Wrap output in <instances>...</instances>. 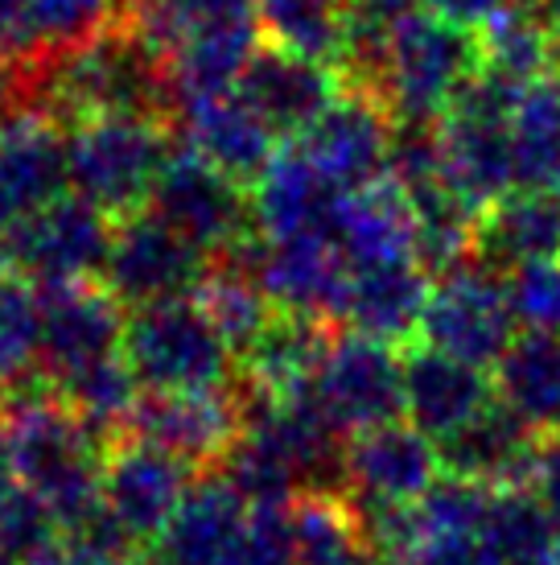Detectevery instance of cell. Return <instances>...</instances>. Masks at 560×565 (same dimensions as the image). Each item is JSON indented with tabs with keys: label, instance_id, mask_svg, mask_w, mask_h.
<instances>
[{
	"label": "cell",
	"instance_id": "18",
	"mask_svg": "<svg viewBox=\"0 0 560 565\" xmlns=\"http://www.w3.org/2000/svg\"><path fill=\"white\" fill-rule=\"evenodd\" d=\"M71 194L63 125L42 108H13L0 120V220L21 227L33 211Z\"/></svg>",
	"mask_w": 560,
	"mask_h": 565
},
{
	"label": "cell",
	"instance_id": "4",
	"mask_svg": "<svg viewBox=\"0 0 560 565\" xmlns=\"http://www.w3.org/2000/svg\"><path fill=\"white\" fill-rule=\"evenodd\" d=\"M524 87L478 71L437 120L441 178L462 203L483 215L503 194L515 190L511 111Z\"/></svg>",
	"mask_w": 560,
	"mask_h": 565
},
{
	"label": "cell",
	"instance_id": "32",
	"mask_svg": "<svg viewBox=\"0 0 560 565\" xmlns=\"http://www.w3.org/2000/svg\"><path fill=\"white\" fill-rule=\"evenodd\" d=\"M128 25L165 63L173 50L203 38V33L260 25V0H132Z\"/></svg>",
	"mask_w": 560,
	"mask_h": 565
},
{
	"label": "cell",
	"instance_id": "36",
	"mask_svg": "<svg viewBox=\"0 0 560 565\" xmlns=\"http://www.w3.org/2000/svg\"><path fill=\"white\" fill-rule=\"evenodd\" d=\"M478 50H483V71L515 83V87L545 79L548 66H552V46H548L540 9L528 0H515L491 25H483Z\"/></svg>",
	"mask_w": 560,
	"mask_h": 565
},
{
	"label": "cell",
	"instance_id": "5",
	"mask_svg": "<svg viewBox=\"0 0 560 565\" xmlns=\"http://www.w3.org/2000/svg\"><path fill=\"white\" fill-rule=\"evenodd\" d=\"M170 132L157 116H108L83 120L66 137L71 194L108 220L140 215L170 161Z\"/></svg>",
	"mask_w": 560,
	"mask_h": 565
},
{
	"label": "cell",
	"instance_id": "42",
	"mask_svg": "<svg viewBox=\"0 0 560 565\" xmlns=\"http://www.w3.org/2000/svg\"><path fill=\"white\" fill-rule=\"evenodd\" d=\"M424 4V13L441 17V21H453V25H462V30H483L491 25L507 4L515 0H420Z\"/></svg>",
	"mask_w": 560,
	"mask_h": 565
},
{
	"label": "cell",
	"instance_id": "8",
	"mask_svg": "<svg viewBox=\"0 0 560 565\" xmlns=\"http://www.w3.org/2000/svg\"><path fill=\"white\" fill-rule=\"evenodd\" d=\"M157 220H165L173 232L203 248L206 256H235L256 227H251V199L235 178L215 170L203 153H194L186 141L170 149V161L157 178L149 206Z\"/></svg>",
	"mask_w": 560,
	"mask_h": 565
},
{
	"label": "cell",
	"instance_id": "27",
	"mask_svg": "<svg viewBox=\"0 0 560 565\" xmlns=\"http://www.w3.org/2000/svg\"><path fill=\"white\" fill-rule=\"evenodd\" d=\"M540 441L545 438L531 434L528 425L519 422L511 408L495 396L474 422L462 425L437 450H441L445 475L474 479V483H486V487H507V483H528L531 479V462H536Z\"/></svg>",
	"mask_w": 560,
	"mask_h": 565
},
{
	"label": "cell",
	"instance_id": "9",
	"mask_svg": "<svg viewBox=\"0 0 560 565\" xmlns=\"http://www.w3.org/2000/svg\"><path fill=\"white\" fill-rule=\"evenodd\" d=\"M206 273H211V256L194 248L182 232H173L165 220H157L153 211L128 215L111 227L104 285L128 310L194 298Z\"/></svg>",
	"mask_w": 560,
	"mask_h": 565
},
{
	"label": "cell",
	"instance_id": "40",
	"mask_svg": "<svg viewBox=\"0 0 560 565\" xmlns=\"http://www.w3.org/2000/svg\"><path fill=\"white\" fill-rule=\"evenodd\" d=\"M384 565H495L486 557L483 541H412L400 553L384 557Z\"/></svg>",
	"mask_w": 560,
	"mask_h": 565
},
{
	"label": "cell",
	"instance_id": "48",
	"mask_svg": "<svg viewBox=\"0 0 560 565\" xmlns=\"http://www.w3.org/2000/svg\"><path fill=\"white\" fill-rule=\"evenodd\" d=\"M260 9H310V13H346V0H260Z\"/></svg>",
	"mask_w": 560,
	"mask_h": 565
},
{
	"label": "cell",
	"instance_id": "16",
	"mask_svg": "<svg viewBox=\"0 0 560 565\" xmlns=\"http://www.w3.org/2000/svg\"><path fill=\"white\" fill-rule=\"evenodd\" d=\"M137 438L177 455L186 467H223L244 434V388H194V393H144L132 417Z\"/></svg>",
	"mask_w": 560,
	"mask_h": 565
},
{
	"label": "cell",
	"instance_id": "24",
	"mask_svg": "<svg viewBox=\"0 0 560 565\" xmlns=\"http://www.w3.org/2000/svg\"><path fill=\"white\" fill-rule=\"evenodd\" d=\"M474 260L495 273L560 260V190L515 186L474 227Z\"/></svg>",
	"mask_w": 560,
	"mask_h": 565
},
{
	"label": "cell",
	"instance_id": "6",
	"mask_svg": "<svg viewBox=\"0 0 560 565\" xmlns=\"http://www.w3.org/2000/svg\"><path fill=\"white\" fill-rule=\"evenodd\" d=\"M125 360L144 393L227 388L239 363L194 298L132 310L125 330Z\"/></svg>",
	"mask_w": 560,
	"mask_h": 565
},
{
	"label": "cell",
	"instance_id": "38",
	"mask_svg": "<svg viewBox=\"0 0 560 565\" xmlns=\"http://www.w3.org/2000/svg\"><path fill=\"white\" fill-rule=\"evenodd\" d=\"M63 536V524L50 512L46 503L33 495L30 487L17 483L4 500H0V553L25 565L30 557L54 545Z\"/></svg>",
	"mask_w": 560,
	"mask_h": 565
},
{
	"label": "cell",
	"instance_id": "28",
	"mask_svg": "<svg viewBox=\"0 0 560 565\" xmlns=\"http://www.w3.org/2000/svg\"><path fill=\"white\" fill-rule=\"evenodd\" d=\"M495 396L540 438L560 434V334L524 330L495 363Z\"/></svg>",
	"mask_w": 560,
	"mask_h": 565
},
{
	"label": "cell",
	"instance_id": "49",
	"mask_svg": "<svg viewBox=\"0 0 560 565\" xmlns=\"http://www.w3.org/2000/svg\"><path fill=\"white\" fill-rule=\"evenodd\" d=\"M125 565H170V557L157 550V545H149V550H137L132 557H128Z\"/></svg>",
	"mask_w": 560,
	"mask_h": 565
},
{
	"label": "cell",
	"instance_id": "14",
	"mask_svg": "<svg viewBox=\"0 0 560 565\" xmlns=\"http://www.w3.org/2000/svg\"><path fill=\"white\" fill-rule=\"evenodd\" d=\"M111 248V220L104 211L87 206L75 194H63L50 206L21 220L13 236V273L25 277L33 289H58V285L104 277Z\"/></svg>",
	"mask_w": 560,
	"mask_h": 565
},
{
	"label": "cell",
	"instance_id": "2",
	"mask_svg": "<svg viewBox=\"0 0 560 565\" xmlns=\"http://www.w3.org/2000/svg\"><path fill=\"white\" fill-rule=\"evenodd\" d=\"M33 108L58 125L108 120V116H165L173 111L165 63L140 42L132 25L99 33L95 42L66 50L50 63H37Z\"/></svg>",
	"mask_w": 560,
	"mask_h": 565
},
{
	"label": "cell",
	"instance_id": "43",
	"mask_svg": "<svg viewBox=\"0 0 560 565\" xmlns=\"http://www.w3.org/2000/svg\"><path fill=\"white\" fill-rule=\"evenodd\" d=\"M25 565H125V562H116V557L99 553L95 545H87V541L63 533L54 545H46V550L37 553V557H30Z\"/></svg>",
	"mask_w": 560,
	"mask_h": 565
},
{
	"label": "cell",
	"instance_id": "37",
	"mask_svg": "<svg viewBox=\"0 0 560 565\" xmlns=\"http://www.w3.org/2000/svg\"><path fill=\"white\" fill-rule=\"evenodd\" d=\"M42 306L37 289L17 273H0V396L37 376Z\"/></svg>",
	"mask_w": 560,
	"mask_h": 565
},
{
	"label": "cell",
	"instance_id": "23",
	"mask_svg": "<svg viewBox=\"0 0 560 565\" xmlns=\"http://www.w3.org/2000/svg\"><path fill=\"white\" fill-rule=\"evenodd\" d=\"M248 524L251 503L235 491L231 479L223 471L206 475L194 479L157 550L170 557V565H235Z\"/></svg>",
	"mask_w": 560,
	"mask_h": 565
},
{
	"label": "cell",
	"instance_id": "46",
	"mask_svg": "<svg viewBox=\"0 0 560 565\" xmlns=\"http://www.w3.org/2000/svg\"><path fill=\"white\" fill-rule=\"evenodd\" d=\"M540 9V21H545L548 46H552V63L560 66V0H536Z\"/></svg>",
	"mask_w": 560,
	"mask_h": 565
},
{
	"label": "cell",
	"instance_id": "17",
	"mask_svg": "<svg viewBox=\"0 0 560 565\" xmlns=\"http://www.w3.org/2000/svg\"><path fill=\"white\" fill-rule=\"evenodd\" d=\"M235 92L244 95V104L277 137H305L313 120H322L334 108V99L346 92V75L338 66L310 58V54L265 42L251 54Z\"/></svg>",
	"mask_w": 560,
	"mask_h": 565
},
{
	"label": "cell",
	"instance_id": "10",
	"mask_svg": "<svg viewBox=\"0 0 560 565\" xmlns=\"http://www.w3.org/2000/svg\"><path fill=\"white\" fill-rule=\"evenodd\" d=\"M310 393L346 438L375 429V425L400 422L405 417V355H396L391 343H379L355 330H334V343L313 376Z\"/></svg>",
	"mask_w": 560,
	"mask_h": 565
},
{
	"label": "cell",
	"instance_id": "35",
	"mask_svg": "<svg viewBox=\"0 0 560 565\" xmlns=\"http://www.w3.org/2000/svg\"><path fill=\"white\" fill-rule=\"evenodd\" d=\"M17 4H21L33 66L87 46L99 33L125 25L128 17V0H17Z\"/></svg>",
	"mask_w": 560,
	"mask_h": 565
},
{
	"label": "cell",
	"instance_id": "47",
	"mask_svg": "<svg viewBox=\"0 0 560 565\" xmlns=\"http://www.w3.org/2000/svg\"><path fill=\"white\" fill-rule=\"evenodd\" d=\"M17 487V467H13V446H9V429L0 417V500Z\"/></svg>",
	"mask_w": 560,
	"mask_h": 565
},
{
	"label": "cell",
	"instance_id": "50",
	"mask_svg": "<svg viewBox=\"0 0 560 565\" xmlns=\"http://www.w3.org/2000/svg\"><path fill=\"white\" fill-rule=\"evenodd\" d=\"M548 565H560V545H557V553H552V562H548Z\"/></svg>",
	"mask_w": 560,
	"mask_h": 565
},
{
	"label": "cell",
	"instance_id": "19",
	"mask_svg": "<svg viewBox=\"0 0 560 565\" xmlns=\"http://www.w3.org/2000/svg\"><path fill=\"white\" fill-rule=\"evenodd\" d=\"M244 265L260 277L268 298L277 301L284 315L310 318H338V301L346 294L343 252L334 248L330 236H293V239H260L251 236L235 252Z\"/></svg>",
	"mask_w": 560,
	"mask_h": 565
},
{
	"label": "cell",
	"instance_id": "31",
	"mask_svg": "<svg viewBox=\"0 0 560 565\" xmlns=\"http://www.w3.org/2000/svg\"><path fill=\"white\" fill-rule=\"evenodd\" d=\"M478 541L495 565H548L560 545V529L528 483H507L491 487Z\"/></svg>",
	"mask_w": 560,
	"mask_h": 565
},
{
	"label": "cell",
	"instance_id": "30",
	"mask_svg": "<svg viewBox=\"0 0 560 565\" xmlns=\"http://www.w3.org/2000/svg\"><path fill=\"white\" fill-rule=\"evenodd\" d=\"M297 565H384L343 491H301L289 503Z\"/></svg>",
	"mask_w": 560,
	"mask_h": 565
},
{
	"label": "cell",
	"instance_id": "44",
	"mask_svg": "<svg viewBox=\"0 0 560 565\" xmlns=\"http://www.w3.org/2000/svg\"><path fill=\"white\" fill-rule=\"evenodd\" d=\"M0 54L21 66H33L30 38H25V21H21V4L17 0H0Z\"/></svg>",
	"mask_w": 560,
	"mask_h": 565
},
{
	"label": "cell",
	"instance_id": "15",
	"mask_svg": "<svg viewBox=\"0 0 560 565\" xmlns=\"http://www.w3.org/2000/svg\"><path fill=\"white\" fill-rule=\"evenodd\" d=\"M301 153L317 166L334 190L355 194L371 186L391 170V145H396V116L384 99L367 87H351L334 99V108L313 120L305 137H297Z\"/></svg>",
	"mask_w": 560,
	"mask_h": 565
},
{
	"label": "cell",
	"instance_id": "45",
	"mask_svg": "<svg viewBox=\"0 0 560 565\" xmlns=\"http://www.w3.org/2000/svg\"><path fill=\"white\" fill-rule=\"evenodd\" d=\"M17 95H21V63H13V58L0 54V120L13 111L9 104H13Z\"/></svg>",
	"mask_w": 560,
	"mask_h": 565
},
{
	"label": "cell",
	"instance_id": "22",
	"mask_svg": "<svg viewBox=\"0 0 560 565\" xmlns=\"http://www.w3.org/2000/svg\"><path fill=\"white\" fill-rule=\"evenodd\" d=\"M334 248L343 252L351 273L388 265H420L417 260V215L405 186L396 178H379L371 186L346 194L334 227Z\"/></svg>",
	"mask_w": 560,
	"mask_h": 565
},
{
	"label": "cell",
	"instance_id": "7",
	"mask_svg": "<svg viewBox=\"0 0 560 565\" xmlns=\"http://www.w3.org/2000/svg\"><path fill=\"white\" fill-rule=\"evenodd\" d=\"M515 327L519 322L511 315L507 277L478 260H462L433 277L420 339L491 372L515 343Z\"/></svg>",
	"mask_w": 560,
	"mask_h": 565
},
{
	"label": "cell",
	"instance_id": "29",
	"mask_svg": "<svg viewBox=\"0 0 560 565\" xmlns=\"http://www.w3.org/2000/svg\"><path fill=\"white\" fill-rule=\"evenodd\" d=\"M330 343H334V330L326 318L280 310L265 334L239 355V367L256 393H301L313 384Z\"/></svg>",
	"mask_w": 560,
	"mask_h": 565
},
{
	"label": "cell",
	"instance_id": "20",
	"mask_svg": "<svg viewBox=\"0 0 560 565\" xmlns=\"http://www.w3.org/2000/svg\"><path fill=\"white\" fill-rule=\"evenodd\" d=\"M491 401L495 380L486 376V367L429 343L405 347V422L437 446L474 422Z\"/></svg>",
	"mask_w": 560,
	"mask_h": 565
},
{
	"label": "cell",
	"instance_id": "34",
	"mask_svg": "<svg viewBox=\"0 0 560 565\" xmlns=\"http://www.w3.org/2000/svg\"><path fill=\"white\" fill-rule=\"evenodd\" d=\"M515 186L560 190V75L528 83L511 111Z\"/></svg>",
	"mask_w": 560,
	"mask_h": 565
},
{
	"label": "cell",
	"instance_id": "25",
	"mask_svg": "<svg viewBox=\"0 0 560 565\" xmlns=\"http://www.w3.org/2000/svg\"><path fill=\"white\" fill-rule=\"evenodd\" d=\"M177 120H182V141L194 153H203L215 170H223L248 190L280 153V137L244 104L239 92L203 99L194 108L177 111Z\"/></svg>",
	"mask_w": 560,
	"mask_h": 565
},
{
	"label": "cell",
	"instance_id": "33",
	"mask_svg": "<svg viewBox=\"0 0 560 565\" xmlns=\"http://www.w3.org/2000/svg\"><path fill=\"white\" fill-rule=\"evenodd\" d=\"M194 301L203 306V315L215 322V330L227 339V347L235 351V360L248 351L260 334L268 330V322L280 315L277 301L268 298V289L260 285V277L251 273L239 256H223L211 265V273L203 277Z\"/></svg>",
	"mask_w": 560,
	"mask_h": 565
},
{
	"label": "cell",
	"instance_id": "41",
	"mask_svg": "<svg viewBox=\"0 0 560 565\" xmlns=\"http://www.w3.org/2000/svg\"><path fill=\"white\" fill-rule=\"evenodd\" d=\"M528 487L540 495V503L548 508L552 524L560 529V434L557 438H545L540 450H536V462H531V479Z\"/></svg>",
	"mask_w": 560,
	"mask_h": 565
},
{
	"label": "cell",
	"instance_id": "26",
	"mask_svg": "<svg viewBox=\"0 0 560 565\" xmlns=\"http://www.w3.org/2000/svg\"><path fill=\"white\" fill-rule=\"evenodd\" d=\"M433 289V273L424 265L363 268L346 277V294L338 301V322L346 330L379 339V343H412L420 334L424 301Z\"/></svg>",
	"mask_w": 560,
	"mask_h": 565
},
{
	"label": "cell",
	"instance_id": "1",
	"mask_svg": "<svg viewBox=\"0 0 560 565\" xmlns=\"http://www.w3.org/2000/svg\"><path fill=\"white\" fill-rule=\"evenodd\" d=\"M0 417L13 446L17 483L46 503L63 533L91 516L104 491L108 446L78 422L42 376H30L9 396H0Z\"/></svg>",
	"mask_w": 560,
	"mask_h": 565
},
{
	"label": "cell",
	"instance_id": "21",
	"mask_svg": "<svg viewBox=\"0 0 560 565\" xmlns=\"http://www.w3.org/2000/svg\"><path fill=\"white\" fill-rule=\"evenodd\" d=\"M251 227L260 239H293V236H330L334 215L343 206V190H334L317 173L301 145H284L248 190Z\"/></svg>",
	"mask_w": 560,
	"mask_h": 565
},
{
	"label": "cell",
	"instance_id": "3",
	"mask_svg": "<svg viewBox=\"0 0 560 565\" xmlns=\"http://www.w3.org/2000/svg\"><path fill=\"white\" fill-rule=\"evenodd\" d=\"M478 71V33L433 13H412L391 30L367 92L384 99L396 125H437Z\"/></svg>",
	"mask_w": 560,
	"mask_h": 565
},
{
	"label": "cell",
	"instance_id": "39",
	"mask_svg": "<svg viewBox=\"0 0 560 565\" xmlns=\"http://www.w3.org/2000/svg\"><path fill=\"white\" fill-rule=\"evenodd\" d=\"M507 298L515 322L524 330L560 334V260L507 273Z\"/></svg>",
	"mask_w": 560,
	"mask_h": 565
},
{
	"label": "cell",
	"instance_id": "11",
	"mask_svg": "<svg viewBox=\"0 0 560 565\" xmlns=\"http://www.w3.org/2000/svg\"><path fill=\"white\" fill-rule=\"evenodd\" d=\"M190 487H194V467H186L182 458L153 441L125 434L104 455L99 503L137 550H149L170 529Z\"/></svg>",
	"mask_w": 560,
	"mask_h": 565
},
{
	"label": "cell",
	"instance_id": "13",
	"mask_svg": "<svg viewBox=\"0 0 560 565\" xmlns=\"http://www.w3.org/2000/svg\"><path fill=\"white\" fill-rule=\"evenodd\" d=\"M445 475L441 450L405 417L388 425L363 429L346 441L343 455V491L355 512H388L412 508Z\"/></svg>",
	"mask_w": 560,
	"mask_h": 565
},
{
	"label": "cell",
	"instance_id": "12",
	"mask_svg": "<svg viewBox=\"0 0 560 565\" xmlns=\"http://www.w3.org/2000/svg\"><path fill=\"white\" fill-rule=\"evenodd\" d=\"M37 306H42L37 376L46 380L50 388L83 367L125 351L128 306L104 281L37 289Z\"/></svg>",
	"mask_w": 560,
	"mask_h": 565
}]
</instances>
